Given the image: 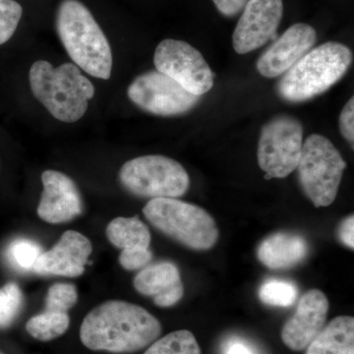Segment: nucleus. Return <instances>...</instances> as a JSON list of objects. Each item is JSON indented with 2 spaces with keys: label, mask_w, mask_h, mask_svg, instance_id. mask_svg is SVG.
I'll list each match as a JSON object with an SVG mask.
<instances>
[{
  "label": "nucleus",
  "mask_w": 354,
  "mask_h": 354,
  "mask_svg": "<svg viewBox=\"0 0 354 354\" xmlns=\"http://www.w3.org/2000/svg\"><path fill=\"white\" fill-rule=\"evenodd\" d=\"M162 326L139 305L109 300L93 309L83 320L80 339L92 351L130 353L157 341Z\"/></svg>",
  "instance_id": "nucleus-1"
},
{
  "label": "nucleus",
  "mask_w": 354,
  "mask_h": 354,
  "mask_svg": "<svg viewBox=\"0 0 354 354\" xmlns=\"http://www.w3.org/2000/svg\"><path fill=\"white\" fill-rule=\"evenodd\" d=\"M57 31L70 58L86 73L109 80L113 53L106 35L90 10L78 0H64L58 7Z\"/></svg>",
  "instance_id": "nucleus-2"
},
{
  "label": "nucleus",
  "mask_w": 354,
  "mask_h": 354,
  "mask_svg": "<svg viewBox=\"0 0 354 354\" xmlns=\"http://www.w3.org/2000/svg\"><path fill=\"white\" fill-rule=\"evenodd\" d=\"M353 62L346 44L329 41L312 48L283 74L277 92L283 101L298 104L314 99L342 80Z\"/></svg>",
  "instance_id": "nucleus-3"
},
{
  "label": "nucleus",
  "mask_w": 354,
  "mask_h": 354,
  "mask_svg": "<svg viewBox=\"0 0 354 354\" xmlns=\"http://www.w3.org/2000/svg\"><path fill=\"white\" fill-rule=\"evenodd\" d=\"M29 79L32 95L62 122L81 120L95 95L93 83L73 64L55 68L50 62L39 60L32 65Z\"/></svg>",
  "instance_id": "nucleus-4"
},
{
  "label": "nucleus",
  "mask_w": 354,
  "mask_h": 354,
  "mask_svg": "<svg viewBox=\"0 0 354 354\" xmlns=\"http://www.w3.org/2000/svg\"><path fill=\"white\" fill-rule=\"evenodd\" d=\"M143 213L158 230L193 250H209L218 241L215 220L197 205L177 198H157L146 205Z\"/></svg>",
  "instance_id": "nucleus-5"
},
{
  "label": "nucleus",
  "mask_w": 354,
  "mask_h": 354,
  "mask_svg": "<svg viewBox=\"0 0 354 354\" xmlns=\"http://www.w3.org/2000/svg\"><path fill=\"white\" fill-rule=\"evenodd\" d=\"M346 162L332 142L310 135L302 146L297 167L304 194L316 208L332 205L339 192Z\"/></svg>",
  "instance_id": "nucleus-6"
},
{
  "label": "nucleus",
  "mask_w": 354,
  "mask_h": 354,
  "mask_svg": "<svg viewBox=\"0 0 354 354\" xmlns=\"http://www.w3.org/2000/svg\"><path fill=\"white\" fill-rule=\"evenodd\" d=\"M123 187L142 198H178L190 186L185 169L174 158L160 155L143 156L128 160L120 171Z\"/></svg>",
  "instance_id": "nucleus-7"
},
{
  "label": "nucleus",
  "mask_w": 354,
  "mask_h": 354,
  "mask_svg": "<svg viewBox=\"0 0 354 354\" xmlns=\"http://www.w3.org/2000/svg\"><path fill=\"white\" fill-rule=\"evenodd\" d=\"M304 146V127L293 116H276L261 131L258 165L266 180L286 178L297 169Z\"/></svg>",
  "instance_id": "nucleus-8"
},
{
  "label": "nucleus",
  "mask_w": 354,
  "mask_h": 354,
  "mask_svg": "<svg viewBox=\"0 0 354 354\" xmlns=\"http://www.w3.org/2000/svg\"><path fill=\"white\" fill-rule=\"evenodd\" d=\"M153 64L158 71L171 77L191 94L201 97L214 87L215 74L211 67L202 53L186 41L164 39L156 48Z\"/></svg>",
  "instance_id": "nucleus-9"
},
{
  "label": "nucleus",
  "mask_w": 354,
  "mask_h": 354,
  "mask_svg": "<svg viewBox=\"0 0 354 354\" xmlns=\"http://www.w3.org/2000/svg\"><path fill=\"white\" fill-rule=\"evenodd\" d=\"M128 97L146 113L160 116L180 115L200 102L171 77L158 70L145 72L134 79L127 90Z\"/></svg>",
  "instance_id": "nucleus-10"
},
{
  "label": "nucleus",
  "mask_w": 354,
  "mask_h": 354,
  "mask_svg": "<svg viewBox=\"0 0 354 354\" xmlns=\"http://www.w3.org/2000/svg\"><path fill=\"white\" fill-rule=\"evenodd\" d=\"M241 12L232 35V44L239 55L251 53L278 38L283 0H250Z\"/></svg>",
  "instance_id": "nucleus-11"
},
{
  "label": "nucleus",
  "mask_w": 354,
  "mask_h": 354,
  "mask_svg": "<svg viewBox=\"0 0 354 354\" xmlns=\"http://www.w3.org/2000/svg\"><path fill=\"white\" fill-rule=\"evenodd\" d=\"M316 41L317 32L312 26L305 23L291 26L258 58V72L266 78L283 75L313 48Z\"/></svg>",
  "instance_id": "nucleus-12"
},
{
  "label": "nucleus",
  "mask_w": 354,
  "mask_h": 354,
  "mask_svg": "<svg viewBox=\"0 0 354 354\" xmlns=\"http://www.w3.org/2000/svg\"><path fill=\"white\" fill-rule=\"evenodd\" d=\"M329 312V300L323 291L310 290L300 298L295 315L286 321L281 339L291 351L307 348L322 332Z\"/></svg>",
  "instance_id": "nucleus-13"
},
{
  "label": "nucleus",
  "mask_w": 354,
  "mask_h": 354,
  "mask_svg": "<svg viewBox=\"0 0 354 354\" xmlns=\"http://www.w3.org/2000/svg\"><path fill=\"white\" fill-rule=\"evenodd\" d=\"M44 191L38 207V215L48 223H64L80 216L82 198L75 183L66 174L46 171L41 174Z\"/></svg>",
  "instance_id": "nucleus-14"
},
{
  "label": "nucleus",
  "mask_w": 354,
  "mask_h": 354,
  "mask_svg": "<svg viewBox=\"0 0 354 354\" xmlns=\"http://www.w3.org/2000/svg\"><path fill=\"white\" fill-rule=\"evenodd\" d=\"M92 250V244L87 237L68 230L50 250L41 253L32 271L39 274L76 278L85 272Z\"/></svg>",
  "instance_id": "nucleus-15"
},
{
  "label": "nucleus",
  "mask_w": 354,
  "mask_h": 354,
  "mask_svg": "<svg viewBox=\"0 0 354 354\" xmlns=\"http://www.w3.org/2000/svg\"><path fill=\"white\" fill-rule=\"evenodd\" d=\"M134 288L141 295L152 297L153 304L164 308L178 304L184 295L180 272L171 262L144 268L135 277Z\"/></svg>",
  "instance_id": "nucleus-16"
},
{
  "label": "nucleus",
  "mask_w": 354,
  "mask_h": 354,
  "mask_svg": "<svg viewBox=\"0 0 354 354\" xmlns=\"http://www.w3.org/2000/svg\"><path fill=\"white\" fill-rule=\"evenodd\" d=\"M308 254L304 237L291 232H276L266 237L257 248L258 260L271 270H288L304 262Z\"/></svg>",
  "instance_id": "nucleus-17"
},
{
  "label": "nucleus",
  "mask_w": 354,
  "mask_h": 354,
  "mask_svg": "<svg viewBox=\"0 0 354 354\" xmlns=\"http://www.w3.org/2000/svg\"><path fill=\"white\" fill-rule=\"evenodd\" d=\"M306 354H354L353 317L330 321L307 346Z\"/></svg>",
  "instance_id": "nucleus-18"
},
{
  "label": "nucleus",
  "mask_w": 354,
  "mask_h": 354,
  "mask_svg": "<svg viewBox=\"0 0 354 354\" xmlns=\"http://www.w3.org/2000/svg\"><path fill=\"white\" fill-rule=\"evenodd\" d=\"M106 236L113 245L121 249L149 248L151 232L138 216L116 218L109 223Z\"/></svg>",
  "instance_id": "nucleus-19"
},
{
  "label": "nucleus",
  "mask_w": 354,
  "mask_h": 354,
  "mask_svg": "<svg viewBox=\"0 0 354 354\" xmlns=\"http://www.w3.org/2000/svg\"><path fill=\"white\" fill-rule=\"evenodd\" d=\"M70 319L64 312L44 310L43 313L32 317L26 330L38 341L48 342L57 339L68 329Z\"/></svg>",
  "instance_id": "nucleus-20"
},
{
  "label": "nucleus",
  "mask_w": 354,
  "mask_h": 354,
  "mask_svg": "<svg viewBox=\"0 0 354 354\" xmlns=\"http://www.w3.org/2000/svg\"><path fill=\"white\" fill-rule=\"evenodd\" d=\"M144 354H201V351L192 333L180 330L153 342Z\"/></svg>",
  "instance_id": "nucleus-21"
},
{
  "label": "nucleus",
  "mask_w": 354,
  "mask_h": 354,
  "mask_svg": "<svg viewBox=\"0 0 354 354\" xmlns=\"http://www.w3.org/2000/svg\"><path fill=\"white\" fill-rule=\"evenodd\" d=\"M258 295L263 304L276 307H288L297 301L298 288L290 281L270 279L261 286Z\"/></svg>",
  "instance_id": "nucleus-22"
},
{
  "label": "nucleus",
  "mask_w": 354,
  "mask_h": 354,
  "mask_svg": "<svg viewBox=\"0 0 354 354\" xmlns=\"http://www.w3.org/2000/svg\"><path fill=\"white\" fill-rule=\"evenodd\" d=\"M41 247L29 239H16L7 249V258L13 267L21 271H32L34 266L41 255Z\"/></svg>",
  "instance_id": "nucleus-23"
},
{
  "label": "nucleus",
  "mask_w": 354,
  "mask_h": 354,
  "mask_svg": "<svg viewBox=\"0 0 354 354\" xmlns=\"http://www.w3.org/2000/svg\"><path fill=\"white\" fill-rule=\"evenodd\" d=\"M22 291L15 283H9L0 288V329L12 325L22 309Z\"/></svg>",
  "instance_id": "nucleus-24"
},
{
  "label": "nucleus",
  "mask_w": 354,
  "mask_h": 354,
  "mask_svg": "<svg viewBox=\"0 0 354 354\" xmlns=\"http://www.w3.org/2000/svg\"><path fill=\"white\" fill-rule=\"evenodd\" d=\"M77 300L78 293L75 286L70 283H55L48 291L44 310L67 313L76 304Z\"/></svg>",
  "instance_id": "nucleus-25"
},
{
  "label": "nucleus",
  "mask_w": 354,
  "mask_h": 354,
  "mask_svg": "<svg viewBox=\"0 0 354 354\" xmlns=\"http://www.w3.org/2000/svg\"><path fill=\"white\" fill-rule=\"evenodd\" d=\"M22 14V6L15 0H0V46L12 38Z\"/></svg>",
  "instance_id": "nucleus-26"
},
{
  "label": "nucleus",
  "mask_w": 354,
  "mask_h": 354,
  "mask_svg": "<svg viewBox=\"0 0 354 354\" xmlns=\"http://www.w3.org/2000/svg\"><path fill=\"white\" fill-rule=\"evenodd\" d=\"M153 259V253L149 248L123 249L120 256V264L127 271L145 268Z\"/></svg>",
  "instance_id": "nucleus-27"
},
{
  "label": "nucleus",
  "mask_w": 354,
  "mask_h": 354,
  "mask_svg": "<svg viewBox=\"0 0 354 354\" xmlns=\"http://www.w3.org/2000/svg\"><path fill=\"white\" fill-rule=\"evenodd\" d=\"M354 97L346 102L339 116V130L344 138L351 144L353 148L354 145Z\"/></svg>",
  "instance_id": "nucleus-28"
},
{
  "label": "nucleus",
  "mask_w": 354,
  "mask_h": 354,
  "mask_svg": "<svg viewBox=\"0 0 354 354\" xmlns=\"http://www.w3.org/2000/svg\"><path fill=\"white\" fill-rule=\"evenodd\" d=\"M221 15L234 17L243 10L250 0H212Z\"/></svg>",
  "instance_id": "nucleus-29"
},
{
  "label": "nucleus",
  "mask_w": 354,
  "mask_h": 354,
  "mask_svg": "<svg viewBox=\"0 0 354 354\" xmlns=\"http://www.w3.org/2000/svg\"><path fill=\"white\" fill-rule=\"evenodd\" d=\"M354 216H348L342 221L339 228V237L342 243L351 250L354 248Z\"/></svg>",
  "instance_id": "nucleus-30"
},
{
  "label": "nucleus",
  "mask_w": 354,
  "mask_h": 354,
  "mask_svg": "<svg viewBox=\"0 0 354 354\" xmlns=\"http://www.w3.org/2000/svg\"><path fill=\"white\" fill-rule=\"evenodd\" d=\"M227 354H253L250 349L241 344H234L227 349Z\"/></svg>",
  "instance_id": "nucleus-31"
},
{
  "label": "nucleus",
  "mask_w": 354,
  "mask_h": 354,
  "mask_svg": "<svg viewBox=\"0 0 354 354\" xmlns=\"http://www.w3.org/2000/svg\"><path fill=\"white\" fill-rule=\"evenodd\" d=\"M0 354H3V353H0Z\"/></svg>",
  "instance_id": "nucleus-32"
}]
</instances>
